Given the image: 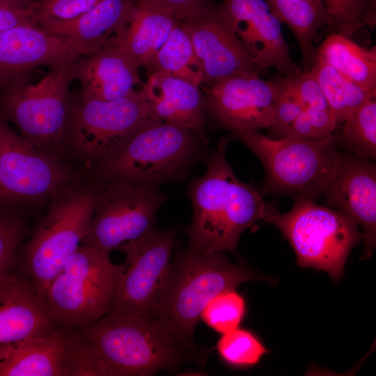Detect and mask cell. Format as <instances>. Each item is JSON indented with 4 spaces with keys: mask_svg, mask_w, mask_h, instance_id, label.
I'll use <instances>...</instances> for the list:
<instances>
[{
    "mask_svg": "<svg viewBox=\"0 0 376 376\" xmlns=\"http://www.w3.org/2000/svg\"><path fill=\"white\" fill-rule=\"evenodd\" d=\"M71 328L84 376L151 375L205 361V352L175 336L157 318L109 312Z\"/></svg>",
    "mask_w": 376,
    "mask_h": 376,
    "instance_id": "cell-1",
    "label": "cell"
},
{
    "mask_svg": "<svg viewBox=\"0 0 376 376\" xmlns=\"http://www.w3.org/2000/svg\"><path fill=\"white\" fill-rule=\"evenodd\" d=\"M228 138L220 139L203 175L192 180L187 195L193 206L189 248L199 252H237L241 235L266 221L275 210L250 184L240 181L226 158Z\"/></svg>",
    "mask_w": 376,
    "mask_h": 376,
    "instance_id": "cell-2",
    "label": "cell"
},
{
    "mask_svg": "<svg viewBox=\"0 0 376 376\" xmlns=\"http://www.w3.org/2000/svg\"><path fill=\"white\" fill-rule=\"evenodd\" d=\"M252 281L276 279L231 263L224 251L199 252L189 247L171 263L156 316L171 332L187 343L202 311L216 295Z\"/></svg>",
    "mask_w": 376,
    "mask_h": 376,
    "instance_id": "cell-3",
    "label": "cell"
},
{
    "mask_svg": "<svg viewBox=\"0 0 376 376\" xmlns=\"http://www.w3.org/2000/svg\"><path fill=\"white\" fill-rule=\"evenodd\" d=\"M258 157L265 171L261 195L319 200L331 181L340 152L336 135L323 139L268 137L258 130L234 134Z\"/></svg>",
    "mask_w": 376,
    "mask_h": 376,
    "instance_id": "cell-4",
    "label": "cell"
},
{
    "mask_svg": "<svg viewBox=\"0 0 376 376\" xmlns=\"http://www.w3.org/2000/svg\"><path fill=\"white\" fill-rule=\"evenodd\" d=\"M205 146L191 130L152 118L95 172L99 181L120 180L158 188L186 178L202 159Z\"/></svg>",
    "mask_w": 376,
    "mask_h": 376,
    "instance_id": "cell-5",
    "label": "cell"
},
{
    "mask_svg": "<svg viewBox=\"0 0 376 376\" xmlns=\"http://www.w3.org/2000/svg\"><path fill=\"white\" fill-rule=\"evenodd\" d=\"M266 221L287 239L297 266L324 271L335 282L342 278L351 251L363 239L351 217L309 199H294L289 211L275 209Z\"/></svg>",
    "mask_w": 376,
    "mask_h": 376,
    "instance_id": "cell-6",
    "label": "cell"
},
{
    "mask_svg": "<svg viewBox=\"0 0 376 376\" xmlns=\"http://www.w3.org/2000/svg\"><path fill=\"white\" fill-rule=\"evenodd\" d=\"M96 185L80 184L49 201L24 249V268L39 297L81 246L94 212Z\"/></svg>",
    "mask_w": 376,
    "mask_h": 376,
    "instance_id": "cell-7",
    "label": "cell"
},
{
    "mask_svg": "<svg viewBox=\"0 0 376 376\" xmlns=\"http://www.w3.org/2000/svg\"><path fill=\"white\" fill-rule=\"evenodd\" d=\"M155 118L141 88L115 100L71 95L64 146L95 169L116 155L137 129Z\"/></svg>",
    "mask_w": 376,
    "mask_h": 376,
    "instance_id": "cell-8",
    "label": "cell"
},
{
    "mask_svg": "<svg viewBox=\"0 0 376 376\" xmlns=\"http://www.w3.org/2000/svg\"><path fill=\"white\" fill-rule=\"evenodd\" d=\"M109 254L81 245L50 283L43 301L61 327H82L109 312L123 270Z\"/></svg>",
    "mask_w": 376,
    "mask_h": 376,
    "instance_id": "cell-9",
    "label": "cell"
},
{
    "mask_svg": "<svg viewBox=\"0 0 376 376\" xmlns=\"http://www.w3.org/2000/svg\"><path fill=\"white\" fill-rule=\"evenodd\" d=\"M75 63L51 69L36 84L26 81L0 94V116L33 146L56 155L65 148Z\"/></svg>",
    "mask_w": 376,
    "mask_h": 376,
    "instance_id": "cell-10",
    "label": "cell"
},
{
    "mask_svg": "<svg viewBox=\"0 0 376 376\" xmlns=\"http://www.w3.org/2000/svg\"><path fill=\"white\" fill-rule=\"evenodd\" d=\"M79 184L59 156L33 146L0 116V207L42 204Z\"/></svg>",
    "mask_w": 376,
    "mask_h": 376,
    "instance_id": "cell-11",
    "label": "cell"
},
{
    "mask_svg": "<svg viewBox=\"0 0 376 376\" xmlns=\"http://www.w3.org/2000/svg\"><path fill=\"white\" fill-rule=\"evenodd\" d=\"M94 212L81 245L110 253L155 229L166 196L158 188L120 180L99 181Z\"/></svg>",
    "mask_w": 376,
    "mask_h": 376,
    "instance_id": "cell-12",
    "label": "cell"
},
{
    "mask_svg": "<svg viewBox=\"0 0 376 376\" xmlns=\"http://www.w3.org/2000/svg\"><path fill=\"white\" fill-rule=\"evenodd\" d=\"M177 233L175 228H155L118 249L126 259L109 312L155 318L169 276Z\"/></svg>",
    "mask_w": 376,
    "mask_h": 376,
    "instance_id": "cell-13",
    "label": "cell"
},
{
    "mask_svg": "<svg viewBox=\"0 0 376 376\" xmlns=\"http://www.w3.org/2000/svg\"><path fill=\"white\" fill-rule=\"evenodd\" d=\"M206 112L215 125L233 134L270 128L278 86L274 79L235 76L203 86Z\"/></svg>",
    "mask_w": 376,
    "mask_h": 376,
    "instance_id": "cell-14",
    "label": "cell"
},
{
    "mask_svg": "<svg viewBox=\"0 0 376 376\" xmlns=\"http://www.w3.org/2000/svg\"><path fill=\"white\" fill-rule=\"evenodd\" d=\"M178 22L202 65L203 86L230 77L258 76L260 70L224 21L218 6L204 3Z\"/></svg>",
    "mask_w": 376,
    "mask_h": 376,
    "instance_id": "cell-15",
    "label": "cell"
},
{
    "mask_svg": "<svg viewBox=\"0 0 376 376\" xmlns=\"http://www.w3.org/2000/svg\"><path fill=\"white\" fill-rule=\"evenodd\" d=\"M219 13L260 70L290 76L303 70L292 58L281 23L265 0H222Z\"/></svg>",
    "mask_w": 376,
    "mask_h": 376,
    "instance_id": "cell-16",
    "label": "cell"
},
{
    "mask_svg": "<svg viewBox=\"0 0 376 376\" xmlns=\"http://www.w3.org/2000/svg\"><path fill=\"white\" fill-rule=\"evenodd\" d=\"M83 56L65 40L36 25L0 31V94L27 81L35 68L72 64Z\"/></svg>",
    "mask_w": 376,
    "mask_h": 376,
    "instance_id": "cell-17",
    "label": "cell"
},
{
    "mask_svg": "<svg viewBox=\"0 0 376 376\" xmlns=\"http://www.w3.org/2000/svg\"><path fill=\"white\" fill-rule=\"evenodd\" d=\"M322 196L327 206L354 219L362 229L369 258L376 246V166L373 160L340 153L336 173Z\"/></svg>",
    "mask_w": 376,
    "mask_h": 376,
    "instance_id": "cell-18",
    "label": "cell"
},
{
    "mask_svg": "<svg viewBox=\"0 0 376 376\" xmlns=\"http://www.w3.org/2000/svg\"><path fill=\"white\" fill-rule=\"evenodd\" d=\"M59 327L30 280L14 272L0 284V359Z\"/></svg>",
    "mask_w": 376,
    "mask_h": 376,
    "instance_id": "cell-19",
    "label": "cell"
},
{
    "mask_svg": "<svg viewBox=\"0 0 376 376\" xmlns=\"http://www.w3.org/2000/svg\"><path fill=\"white\" fill-rule=\"evenodd\" d=\"M135 0H103L69 20H44L36 26L72 45L83 56L116 45Z\"/></svg>",
    "mask_w": 376,
    "mask_h": 376,
    "instance_id": "cell-20",
    "label": "cell"
},
{
    "mask_svg": "<svg viewBox=\"0 0 376 376\" xmlns=\"http://www.w3.org/2000/svg\"><path fill=\"white\" fill-rule=\"evenodd\" d=\"M139 67L117 45L106 46L74 64L75 79L81 85L79 97L111 101L141 88Z\"/></svg>",
    "mask_w": 376,
    "mask_h": 376,
    "instance_id": "cell-21",
    "label": "cell"
},
{
    "mask_svg": "<svg viewBox=\"0 0 376 376\" xmlns=\"http://www.w3.org/2000/svg\"><path fill=\"white\" fill-rule=\"evenodd\" d=\"M141 91L155 118L191 130L207 146L205 99L199 86L178 77L152 74Z\"/></svg>",
    "mask_w": 376,
    "mask_h": 376,
    "instance_id": "cell-22",
    "label": "cell"
},
{
    "mask_svg": "<svg viewBox=\"0 0 376 376\" xmlns=\"http://www.w3.org/2000/svg\"><path fill=\"white\" fill-rule=\"evenodd\" d=\"M0 376H74L71 328L18 346L0 359Z\"/></svg>",
    "mask_w": 376,
    "mask_h": 376,
    "instance_id": "cell-23",
    "label": "cell"
},
{
    "mask_svg": "<svg viewBox=\"0 0 376 376\" xmlns=\"http://www.w3.org/2000/svg\"><path fill=\"white\" fill-rule=\"evenodd\" d=\"M178 22L173 16L135 0L116 45L139 68L144 66L164 45Z\"/></svg>",
    "mask_w": 376,
    "mask_h": 376,
    "instance_id": "cell-24",
    "label": "cell"
},
{
    "mask_svg": "<svg viewBox=\"0 0 376 376\" xmlns=\"http://www.w3.org/2000/svg\"><path fill=\"white\" fill-rule=\"evenodd\" d=\"M314 60L330 65L367 91H376V48L363 47L337 32L328 35L315 49Z\"/></svg>",
    "mask_w": 376,
    "mask_h": 376,
    "instance_id": "cell-25",
    "label": "cell"
},
{
    "mask_svg": "<svg viewBox=\"0 0 376 376\" xmlns=\"http://www.w3.org/2000/svg\"><path fill=\"white\" fill-rule=\"evenodd\" d=\"M281 23L285 24L296 38L301 50L303 70L313 65V41L327 26L328 15L322 0H265Z\"/></svg>",
    "mask_w": 376,
    "mask_h": 376,
    "instance_id": "cell-26",
    "label": "cell"
},
{
    "mask_svg": "<svg viewBox=\"0 0 376 376\" xmlns=\"http://www.w3.org/2000/svg\"><path fill=\"white\" fill-rule=\"evenodd\" d=\"M143 67L148 75L172 76L199 87L204 81L202 65L189 36L178 22L164 45Z\"/></svg>",
    "mask_w": 376,
    "mask_h": 376,
    "instance_id": "cell-27",
    "label": "cell"
},
{
    "mask_svg": "<svg viewBox=\"0 0 376 376\" xmlns=\"http://www.w3.org/2000/svg\"><path fill=\"white\" fill-rule=\"evenodd\" d=\"M318 81L337 124L343 123L376 91H367L350 81L330 65L314 60L310 69Z\"/></svg>",
    "mask_w": 376,
    "mask_h": 376,
    "instance_id": "cell-28",
    "label": "cell"
},
{
    "mask_svg": "<svg viewBox=\"0 0 376 376\" xmlns=\"http://www.w3.org/2000/svg\"><path fill=\"white\" fill-rule=\"evenodd\" d=\"M343 123L336 144L358 157L375 160L376 157V100H366Z\"/></svg>",
    "mask_w": 376,
    "mask_h": 376,
    "instance_id": "cell-29",
    "label": "cell"
},
{
    "mask_svg": "<svg viewBox=\"0 0 376 376\" xmlns=\"http://www.w3.org/2000/svg\"><path fill=\"white\" fill-rule=\"evenodd\" d=\"M217 350L224 361L237 368L255 366L268 352L253 333L239 327L222 334Z\"/></svg>",
    "mask_w": 376,
    "mask_h": 376,
    "instance_id": "cell-30",
    "label": "cell"
},
{
    "mask_svg": "<svg viewBox=\"0 0 376 376\" xmlns=\"http://www.w3.org/2000/svg\"><path fill=\"white\" fill-rule=\"evenodd\" d=\"M236 289L219 293L205 306L200 318L210 328L224 334L239 327L246 313V302Z\"/></svg>",
    "mask_w": 376,
    "mask_h": 376,
    "instance_id": "cell-31",
    "label": "cell"
},
{
    "mask_svg": "<svg viewBox=\"0 0 376 376\" xmlns=\"http://www.w3.org/2000/svg\"><path fill=\"white\" fill-rule=\"evenodd\" d=\"M26 229L18 208L0 207V284L15 272L17 250Z\"/></svg>",
    "mask_w": 376,
    "mask_h": 376,
    "instance_id": "cell-32",
    "label": "cell"
},
{
    "mask_svg": "<svg viewBox=\"0 0 376 376\" xmlns=\"http://www.w3.org/2000/svg\"><path fill=\"white\" fill-rule=\"evenodd\" d=\"M326 7L327 27L350 38L364 25L375 24V12L368 6L354 5L347 0H322Z\"/></svg>",
    "mask_w": 376,
    "mask_h": 376,
    "instance_id": "cell-33",
    "label": "cell"
},
{
    "mask_svg": "<svg viewBox=\"0 0 376 376\" xmlns=\"http://www.w3.org/2000/svg\"><path fill=\"white\" fill-rule=\"evenodd\" d=\"M337 125L331 109L306 107L290 126L285 136L323 139L334 134Z\"/></svg>",
    "mask_w": 376,
    "mask_h": 376,
    "instance_id": "cell-34",
    "label": "cell"
},
{
    "mask_svg": "<svg viewBox=\"0 0 376 376\" xmlns=\"http://www.w3.org/2000/svg\"><path fill=\"white\" fill-rule=\"evenodd\" d=\"M273 79L278 86V95L274 106L273 121L269 129L280 138L285 136L288 128L304 107L288 85L285 76L277 75Z\"/></svg>",
    "mask_w": 376,
    "mask_h": 376,
    "instance_id": "cell-35",
    "label": "cell"
},
{
    "mask_svg": "<svg viewBox=\"0 0 376 376\" xmlns=\"http://www.w3.org/2000/svg\"><path fill=\"white\" fill-rule=\"evenodd\" d=\"M103 0H38L35 24L44 20H69L87 12Z\"/></svg>",
    "mask_w": 376,
    "mask_h": 376,
    "instance_id": "cell-36",
    "label": "cell"
},
{
    "mask_svg": "<svg viewBox=\"0 0 376 376\" xmlns=\"http://www.w3.org/2000/svg\"><path fill=\"white\" fill-rule=\"evenodd\" d=\"M285 78L304 108L330 109L322 90L311 70L285 76Z\"/></svg>",
    "mask_w": 376,
    "mask_h": 376,
    "instance_id": "cell-37",
    "label": "cell"
},
{
    "mask_svg": "<svg viewBox=\"0 0 376 376\" xmlns=\"http://www.w3.org/2000/svg\"><path fill=\"white\" fill-rule=\"evenodd\" d=\"M145 6L154 8L173 16L180 21L203 6L204 0H136Z\"/></svg>",
    "mask_w": 376,
    "mask_h": 376,
    "instance_id": "cell-38",
    "label": "cell"
},
{
    "mask_svg": "<svg viewBox=\"0 0 376 376\" xmlns=\"http://www.w3.org/2000/svg\"><path fill=\"white\" fill-rule=\"evenodd\" d=\"M36 5L26 8L0 6V31L21 25H36Z\"/></svg>",
    "mask_w": 376,
    "mask_h": 376,
    "instance_id": "cell-39",
    "label": "cell"
},
{
    "mask_svg": "<svg viewBox=\"0 0 376 376\" xmlns=\"http://www.w3.org/2000/svg\"><path fill=\"white\" fill-rule=\"evenodd\" d=\"M37 1L36 0H0V6L26 8L35 6Z\"/></svg>",
    "mask_w": 376,
    "mask_h": 376,
    "instance_id": "cell-40",
    "label": "cell"
},
{
    "mask_svg": "<svg viewBox=\"0 0 376 376\" xmlns=\"http://www.w3.org/2000/svg\"><path fill=\"white\" fill-rule=\"evenodd\" d=\"M348 2H350L352 4L357 5V6H366L370 8L372 10H375V7L371 6L369 2L372 4H375V0H347Z\"/></svg>",
    "mask_w": 376,
    "mask_h": 376,
    "instance_id": "cell-41",
    "label": "cell"
}]
</instances>
